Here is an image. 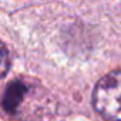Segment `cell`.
I'll use <instances>...</instances> for the list:
<instances>
[{"instance_id":"2","label":"cell","mask_w":121,"mask_h":121,"mask_svg":"<svg viewBox=\"0 0 121 121\" xmlns=\"http://www.w3.org/2000/svg\"><path fill=\"white\" fill-rule=\"evenodd\" d=\"M26 91H27V87L23 83H20V81L10 83L4 93V97H3V108L7 112H14L16 108L19 107V104L22 103Z\"/></svg>"},{"instance_id":"3","label":"cell","mask_w":121,"mask_h":121,"mask_svg":"<svg viewBox=\"0 0 121 121\" xmlns=\"http://www.w3.org/2000/svg\"><path fill=\"white\" fill-rule=\"evenodd\" d=\"M3 69H2V76H6V71H7V50L6 47H3Z\"/></svg>"},{"instance_id":"1","label":"cell","mask_w":121,"mask_h":121,"mask_svg":"<svg viewBox=\"0 0 121 121\" xmlns=\"http://www.w3.org/2000/svg\"><path fill=\"white\" fill-rule=\"evenodd\" d=\"M93 105L107 120L121 121V69L108 73L97 83Z\"/></svg>"}]
</instances>
